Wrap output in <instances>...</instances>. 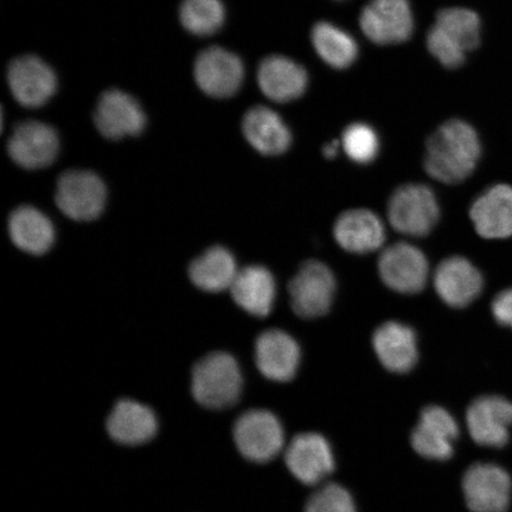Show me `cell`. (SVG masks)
<instances>
[{
	"label": "cell",
	"instance_id": "1",
	"mask_svg": "<svg viewBox=\"0 0 512 512\" xmlns=\"http://www.w3.org/2000/svg\"><path fill=\"white\" fill-rule=\"evenodd\" d=\"M482 153L478 134L470 124L453 119L441 125L428 139L425 169L445 184L465 181L475 171Z\"/></svg>",
	"mask_w": 512,
	"mask_h": 512
},
{
	"label": "cell",
	"instance_id": "2",
	"mask_svg": "<svg viewBox=\"0 0 512 512\" xmlns=\"http://www.w3.org/2000/svg\"><path fill=\"white\" fill-rule=\"evenodd\" d=\"M191 392L201 406L209 409L219 411L234 406L242 392L238 362L223 351L201 358L192 369Z\"/></svg>",
	"mask_w": 512,
	"mask_h": 512
},
{
	"label": "cell",
	"instance_id": "3",
	"mask_svg": "<svg viewBox=\"0 0 512 512\" xmlns=\"http://www.w3.org/2000/svg\"><path fill=\"white\" fill-rule=\"evenodd\" d=\"M440 208L432 189L424 184H406L396 190L388 204V219L403 235L422 238L437 226Z\"/></svg>",
	"mask_w": 512,
	"mask_h": 512
},
{
	"label": "cell",
	"instance_id": "4",
	"mask_svg": "<svg viewBox=\"0 0 512 512\" xmlns=\"http://www.w3.org/2000/svg\"><path fill=\"white\" fill-rule=\"evenodd\" d=\"M236 447L253 463L271 462L283 451L285 432L280 420L266 409L243 413L234 426Z\"/></svg>",
	"mask_w": 512,
	"mask_h": 512
},
{
	"label": "cell",
	"instance_id": "5",
	"mask_svg": "<svg viewBox=\"0 0 512 512\" xmlns=\"http://www.w3.org/2000/svg\"><path fill=\"white\" fill-rule=\"evenodd\" d=\"M106 198L104 182L92 171L70 170L57 181V207L74 221L98 219L105 209Z\"/></svg>",
	"mask_w": 512,
	"mask_h": 512
},
{
	"label": "cell",
	"instance_id": "6",
	"mask_svg": "<svg viewBox=\"0 0 512 512\" xmlns=\"http://www.w3.org/2000/svg\"><path fill=\"white\" fill-rule=\"evenodd\" d=\"M336 285L328 266L316 260L306 261L288 286L293 311L304 319L326 315L334 303Z\"/></svg>",
	"mask_w": 512,
	"mask_h": 512
},
{
	"label": "cell",
	"instance_id": "7",
	"mask_svg": "<svg viewBox=\"0 0 512 512\" xmlns=\"http://www.w3.org/2000/svg\"><path fill=\"white\" fill-rule=\"evenodd\" d=\"M380 277L384 284L401 294H416L427 284L430 265L424 253L406 242L384 249L379 259Z\"/></svg>",
	"mask_w": 512,
	"mask_h": 512
},
{
	"label": "cell",
	"instance_id": "8",
	"mask_svg": "<svg viewBox=\"0 0 512 512\" xmlns=\"http://www.w3.org/2000/svg\"><path fill=\"white\" fill-rule=\"evenodd\" d=\"M360 24L364 35L380 46L406 42L414 30L411 4L408 0H370Z\"/></svg>",
	"mask_w": 512,
	"mask_h": 512
},
{
	"label": "cell",
	"instance_id": "9",
	"mask_svg": "<svg viewBox=\"0 0 512 512\" xmlns=\"http://www.w3.org/2000/svg\"><path fill=\"white\" fill-rule=\"evenodd\" d=\"M194 75L204 94L224 99L238 93L245 79V66L232 51L211 47L198 55Z\"/></svg>",
	"mask_w": 512,
	"mask_h": 512
},
{
	"label": "cell",
	"instance_id": "10",
	"mask_svg": "<svg viewBox=\"0 0 512 512\" xmlns=\"http://www.w3.org/2000/svg\"><path fill=\"white\" fill-rule=\"evenodd\" d=\"M59 150V134L54 127L36 120L18 124L8 143L11 159L27 170L47 168L54 163Z\"/></svg>",
	"mask_w": 512,
	"mask_h": 512
},
{
	"label": "cell",
	"instance_id": "11",
	"mask_svg": "<svg viewBox=\"0 0 512 512\" xmlns=\"http://www.w3.org/2000/svg\"><path fill=\"white\" fill-rule=\"evenodd\" d=\"M463 491L472 512H505L511 498L509 473L494 464H475L466 471Z\"/></svg>",
	"mask_w": 512,
	"mask_h": 512
},
{
	"label": "cell",
	"instance_id": "12",
	"mask_svg": "<svg viewBox=\"0 0 512 512\" xmlns=\"http://www.w3.org/2000/svg\"><path fill=\"white\" fill-rule=\"evenodd\" d=\"M285 462L293 477L305 485H318L335 470L329 441L313 432L292 439L286 448Z\"/></svg>",
	"mask_w": 512,
	"mask_h": 512
},
{
	"label": "cell",
	"instance_id": "13",
	"mask_svg": "<svg viewBox=\"0 0 512 512\" xmlns=\"http://www.w3.org/2000/svg\"><path fill=\"white\" fill-rule=\"evenodd\" d=\"M95 126L107 139L138 136L144 131L146 117L136 98L119 89L100 96L94 113Z\"/></svg>",
	"mask_w": 512,
	"mask_h": 512
},
{
	"label": "cell",
	"instance_id": "14",
	"mask_svg": "<svg viewBox=\"0 0 512 512\" xmlns=\"http://www.w3.org/2000/svg\"><path fill=\"white\" fill-rule=\"evenodd\" d=\"M467 430L475 443L501 448L508 444L512 427V402L502 396H482L466 412Z\"/></svg>",
	"mask_w": 512,
	"mask_h": 512
},
{
	"label": "cell",
	"instance_id": "15",
	"mask_svg": "<svg viewBox=\"0 0 512 512\" xmlns=\"http://www.w3.org/2000/svg\"><path fill=\"white\" fill-rule=\"evenodd\" d=\"M8 82L18 104L28 108L46 105L57 89L54 70L40 57L32 55L11 62Z\"/></svg>",
	"mask_w": 512,
	"mask_h": 512
},
{
	"label": "cell",
	"instance_id": "16",
	"mask_svg": "<svg viewBox=\"0 0 512 512\" xmlns=\"http://www.w3.org/2000/svg\"><path fill=\"white\" fill-rule=\"evenodd\" d=\"M459 426L450 412L439 406L426 407L412 433L411 443L416 453L431 460L450 459Z\"/></svg>",
	"mask_w": 512,
	"mask_h": 512
},
{
	"label": "cell",
	"instance_id": "17",
	"mask_svg": "<svg viewBox=\"0 0 512 512\" xmlns=\"http://www.w3.org/2000/svg\"><path fill=\"white\" fill-rule=\"evenodd\" d=\"M484 279L478 268L463 256H451L434 273V288L448 306L463 309L483 291Z\"/></svg>",
	"mask_w": 512,
	"mask_h": 512
},
{
	"label": "cell",
	"instance_id": "18",
	"mask_svg": "<svg viewBox=\"0 0 512 512\" xmlns=\"http://www.w3.org/2000/svg\"><path fill=\"white\" fill-rule=\"evenodd\" d=\"M300 357L299 344L287 332L267 330L256 339L255 363L266 379L288 382L296 376Z\"/></svg>",
	"mask_w": 512,
	"mask_h": 512
},
{
	"label": "cell",
	"instance_id": "19",
	"mask_svg": "<svg viewBox=\"0 0 512 512\" xmlns=\"http://www.w3.org/2000/svg\"><path fill=\"white\" fill-rule=\"evenodd\" d=\"M470 216L477 233L484 239L512 236V187L497 184L473 202Z\"/></svg>",
	"mask_w": 512,
	"mask_h": 512
},
{
	"label": "cell",
	"instance_id": "20",
	"mask_svg": "<svg viewBox=\"0 0 512 512\" xmlns=\"http://www.w3.org/2000/svg\"><path fill=\"white\" fill-rule=\"evenodd\" d=\"M373 347L382 366L392 373H409L419 360L415 331L400 322L382 324L373 336Z\"/></svg>",
	"mask_w": 512,
	"mask_h": 512
},
{
	"label": "cell",
	"instance_id": "21",
	"mask_svg": "<svg viewBox=\"0 0 512 512\" xmlns=\"http://www.w3.org/2000/svg\"><path fill=\"white\" fill-rule=\"evenodd\" d=\"M335 239L345 251L354 254H368L377 251L386 240L379 216L368 209L345 211L334 226Z\"/></svg>",
	"mask_w": 512,
	"mask_h": 512
},
{
	"label": "cell",
	"instance_id": "22",
	"mask_svg": "<svg viewBox=\"0 0 512 512\" xmlns=\"http://www.w3.org/2000/svg\"><path fill=\"white\" fill-rule=\"evenodd\" d=\"M261 92L275 102H290L302 96L309 83L306 70L285 56H270L258 70Z\"/></svg>",
	"mask_w": 512,
	"mask_h": 512
},
{
	"label": "cell",
	"instance_id": "23",
	"mask_svg": "<svg viewBox=\"0 0 512 512\" xmlns=\"http://www.w3.org/2000/svg\"><path fill=\"white\" fill-rule=\"evenodd\" d=\"M157 416L150 407L133 400H121L108 416L107 432L117 443L139 446L155 437Z\"/></svg>",
	"mask_w": 512,
	"mask_h": 512
},
{
	"label": "cell",
	"instance_id": "24",
	"mask_svg": "<svg viewBox=\"0 0 512 512\" xmlns=\"http://www.w3.org/2000/svg\"><path fill=\"white\" fill-rule=\"evenodd\" d=\"M247 142L265 156H278L292 143L291 131L277 112L265 106L251 108L242 121Z\"/></svg>",
	"mask_w": 512,
	"mask_h": 512
},
{
	"label": "cell",
	"instance_id": "25",
	"mask_svg": "<svg viewBox=\"0 0 512 512\" xmlns=\"http://www.w3.org/2000/svg\"><path fill=\"white\" fill-rule=\"evenodd\" d=\"M230 293L234 302L249 315L264 318L273 310L277 285L266 267L248 266L239 270Z\"/></svg>",
	"mask_w": 512,
	"mask_h": 512
},
{
	"label": "cell",
	"instance_id": "26",
	"mask_svg": "<svg viewBox=\"0 0 512 512\" xmlns=\"http://www.w3.org/2000/svg\"><path fill=\"white\" fill-rule=\"evenodd\" d=\"M9 233L21 251L34 255L47 253L55 240L53 223L34 207H19L11 214Z\"/></svg>",
	"mask_w": 512,
	"mask_h": 512
},
{
	"label": "cell",
	"instance_id": "27",
	"mask_svg": "<svg viewBox=\"0 0 512 512\" xmlns=\"http://www.w3.org/2000/svg\"><path fill=\"white\" fill-rule=\"evenodd\" d=\"M238 273L233 254L221 246L209 248L189 268L192 283L210 293L230 290Z\"/></svg>",
	"mask_w": 512,
	"mask_h": 512
},
{
	"label": "cell",
	"instance_id": "28",
	"mask_svg": "<svg viewBox=\"0 0 512 512\" xmlns=\"http://www.w3.org/2000/svg\"><path fill=\"white\" fill-rule=\"evenodd\" d=\"M312 43L320 59L332 68H348L358 56L354 37L331 23L320 22L315 25L312 30Z\"/></svg>",
	"mask_w": 512,
	"mask_h": 512
},
{
	"label": "cell",
	"instance_id": "29",
	"mask_svg": "<svg viewBox=\"0 0 512 512\" xmlns=\"http://www.w3.org/2000/svg\"><path fill=\"white\" fill-rule=\"evenodd\" d=\"M434 25L465 54L479 46L480 18L475 11L464 8L441 10Z\"/></svg>",
	"mask_w": 512,
	"mask_h": 512
},
{
	"label": "cell",
	"instance_id": "30",
	"mask_svg": "<svg viewBox=\"0 0 512 512\" xmlns=\"http://www.w3.org/2000/svg\"><path fill=\"white\" fill-rule=\"evenodd\" d=\"M179 18L190 34L207 37L221 29L226 11L221 0H183Z\"/></svg>",
	"mask_w": 512,
	"mask_h": 512
},
{
	"label": "cell",
	"instance_id": "31",
	"mask_svg": "<svg viewBox=\"0 0 512 512\" xmlns=\"http://www.w3.org/2000/svg\"><path fill=\"white\" fill-rule=\"evenodd\" d=\"M345 153L358 164H369L379 155L380 139L374 128L362 123L350 125L343 133Z\"/></svg>",
	"mask_w": 512,
	"mask_h": 512
},
{
	"label": "cell",
	"instance_id": "32",
	"mask_svg": "<svg viewBox=\"0 0 512 512\" xmlns=\"http://www.w3.org/2000/svg\"><path fill=\"white\" fill-rule=\"evenodd\" d=\"M305 512H357L354 498L344 486L330 483L320 486L306 503Z\"/></svg>",
	"mask_w": 512,
	"mask_h": 512
},
{
	"label": "cell",
	"instance_id": "33",
	"mask_svg": "<svg viewBox=\"0 0 512 512\" xmlns=\"http://www.w3.org/2000/svg\"><path fill=\"white\" fill-rule=\"evenodd\" d=\"M427 48L435 59L446 68H459L465 62L464 51L448 40L444 32L435 25L428 31Z\"/></svg>",
	"mask_w": 512,
	"mask_h": 512
},
{
	"label": "cell",
	"instance_id": "34",
	"mask_svg": "<svg viewBox=\"0 0 512 512\" xmlns=\"http://www.w3.org/2000/svg\"><path fill=\"white\" fill-rule=\"evenodd\" d=\"M492 315L499 324L512 329V288L499 293L494 299Z\"/></svg>",
	"mask_w": 512,
	"mask_h": 512
},
{
	"label": "cell",
	"instance_id": "35",
	"mask_svg": "<svg viewBox=\"0 0 512 512\" xmlns=\"http://www.w3.org/2000/svg\"><path fill=\"white\" fill-rule=\"evenodd\" d=\"M338 146H339L338 142H334L329 145H326L324 147V156L329 159L335 158L337 156Z\"/></svg>",
	"mask_w": 512,
	"mask_h": 512
}]
</instances>
